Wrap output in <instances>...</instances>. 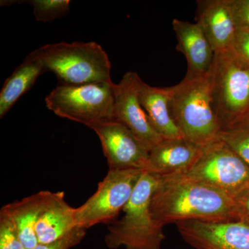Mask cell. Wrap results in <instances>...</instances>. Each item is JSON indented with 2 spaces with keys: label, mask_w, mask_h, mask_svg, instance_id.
Masks as SVG:
<instances>
[{
  "label": "cell",
  "mask_w": 249,
  "mask_h": 249,
  "mask_svg": "<svg viewBox=\"0 0 249 249\" xmlns=\"http://www.w3.org/2000/svg\"><path fill=\"white\" fill-rule=\"evenodd\" d=\"M249 121V113L248 114H247V116H246L245 119H244L242 121ZM242 121H241V122H242Z\"/></svg>",
  "instance_id": "26"
},
{
  "label": "cell",
  "mask_w": 249,
  "mask_h": 249,
  "mask_svg": "<svg viewBox=\"0 0 249 249\" xmlns=\"http://www.w3.org/2000/svg\"><path fill=\"white\" fill-rule=\"evenodd\" d=\"M208 74L214 111L222 129L243 121L249 113L248 64L231 47L214 53Z\"/></svg>",
  "instance_id": "5"
},
{
  "label": "cell",
  "mask_w": 249,
  "mask_h": 249,
  "mask_svg": "<svg viewBox=\"0 0 249 249\" xmlns=\"http://www.w3.org/2000/svg\"><path fill=\"white\" fill-rule=\"evenodd\" d=\"M75 208L65 201L64 192L53 193L36 225L39 244H49L66 237L77 229Z\"/></svg>",
  "instance_id": "16"
},
{
  "label": "cell",
  "mask_w": 249,
  "mask_h": 249,
  "mask_svg": "<svg viewBox=\"0 0 249 249\" xmlns=\"http://www.w3.org/2000/svg\"><path fill=\"white\" fill-rule=\"evenodd\" d=\"M23 4H29L34 10L36 20L50 22L64 17L70 11V0H29L21 1Z\"/></svg>",
  "instance_id": "20"
},
{
  "label": "cell",
  "mask_w": 249,
  "mask_h": 249,
  "mask_svg": "<svg viewBox=\"0 0 249 249\" xmlns=\"http://www.w3.org/2000/svg\"><path fill=\"white\" fill-rule=\"evenodd\" d=\"M154 219L161 227L182 221H240L232 198L183 173L157 176L150 203Z\"/></svg>",
  "instance_id": "1"
},
{
  "label": "cell",
  "mask_w": 249,
  "mask_h": 249,
  "mask_svg": "<svg viewBox=\"0 0 249 249\" xmlns=\"http://www.w3.org/2000/svg\"><path fill=\"white\" fill-rule=\"evenodd\" d=\"M86 235V230L77 228L66 237L49 244H38L32 249H70L81 242Z\"/></svg>",
  "instance_id": "22"
},
{
  "label": "cell",
  "mask_w": 249,
  "mask_h": 249,
  "mask_svg": "<svg viewBox=\"0 0 249 249\" xmlns=\"http://www.w3.org/2000/svg\"><path fill=\"white\" fill-rule=\"evenodd\" d=\"M232 48L249 65V31H237Z\"/></svg>",
  "instance_id": "24"
},
{
  "label": "cell",
  "mask_w": 249,
  "mask_h": 249,
  "mask_svg": "<svg viewBox=\"0 0 249 249\" xmlns=\"http://www.w3.org/2000/svg\"><path fill=\"white\" fill-rule=\"evenodd\" d=\"M196 18L214 53L231 48L237 29L230 0H199Z\"/></svg>",
  "instance_id": "12"
},
{
  "label": "cell",
  "mask_w": 249,
  "mask_h": 249,
  "mask_svg": "<svg viewBox=\"0 0 249 249\" xmlns=\"http://www.w3.org/2000/svg\"><path fill=\"white\" fill-rule=\"evenodd\" d=\"M237 210H238L240 222L249 226V186L234 196Z\"/></svg>",
  "instance_id": "25"
},
{
  "label": "cell",
  "mask_w": 249,
  "mask_h": 249,
  "mask_svg": "<svg viewBox=\"0 0 249 249\" xmlns=\"http://www.w3.org/2000/svg\"><path fill=\"white\" fill-rule=\"evenodd\" d=\"M157 183V175L143 170L119 220L108 227L105 242L108 248L160 249L164 240L163 227L152 217L151 198Z\"/></svg>",
  "instance_id": "3"
},
{
  "label": "cell",
  "mask_w": 249,
  "mask_h": 249,
  "mask_svg": "<svg viewBox=\"0 0 249 249\" xmlns=\"http://www.w3.org/2000/svg\"><path fill=\"white\" fill-rule=\"evenodd\" d=\"M170 90V114L183 137L200 146L217 139L222 127L214 109L209 74L186 75Z\"/></svg>",
  "instance_id": "2"
},
{
  "label": "cell",
  "mask_w": 249,
  "mask_h": 249,
  "mask_svg": "<svg viewBox=\"0 0 249 249\" xmlns=\"http://www.w3.org/2000/svg\"><path fill=\"white\" fill-rule=\"evenodd\" d=\"M46 69L62 85L113 83L109 56L95 42L49 44L36 49Z\"/></svg>",
  "instance_id": "4"
},
{
  "label": "cell",
  "mask_w": 249,
  "mask_h": 249,
  "mask_svg": "<svg viewBox=\"0 0 249 249\" xmlns=\"http://www.w3.org/2000/svg\"><path fill=\"white\" fill-rule=\"evenodd\" d=\"M188 178L222 192L233 199L249 186V166L219 138L201 146Z\"/></svg>",
  "instance_id": "7"
},
{
  "label": "cell",
  "mask_w": 249,
  "mask_h": 249,
  "mask_svg": "<svg viewBox=\"0 0 249 249\" xmlns=\"http://www.w3.org/2000/svg\"><path fill=\"white\" fill-rule=\"evenodd\" d=\"M237 31H249V0H230Z\"/></svg>",
  "instance_id": "23"
},
{
  "label": "cell",
  "mask_w": 249,
  "mask_h": 249,
  "mask_svg": "<svg viewBox=\"0 0 249 249\" xmlns=\"http://www.w3.org/2000/svg\"><path fill=\"white\" fill-rule=\"evenodd\" d=\"M114 83L59 84L46 96V106L55 115L91 127L114 119Z\"/></svg>",
  "instance_id": "6"
},
{
  "label": "cell",
  "mask_w": 249,
  "mask_h": 249,
  "mask_svg": "<svg viewBox=\"0 0 249 249\" xmlns=\"http://www.w3.org/2000/svg\"><path fill=\"white\" fill-rule=\"evenodd\" d=\"M53 195V192L40 191L1 208L0 217L12 223L19 240L27 249H34L39 244L36 225Z\"/></svg>",
  "instance_id": "15"
},
{
  "label": "cell",
  "mask_w": 249,
  "mask_h": 249,
  "mask_svg": "<svg viewBox=\"0 0 249 249\" xmlns=\"http://www.w3.org/2000/svg\"><path fill=\"white\" fill-rule=\"evenodd\" d=\"M45 72L43 62L35 51L29 53L5 80L0 91V119L7 114L18 100L31 89L37 78Z\"/></svg>",
  "instance_id": "18"
},
{
  "label": "cell",
  "mask_w": 249,
  "mask_h": 249,
  "mask_svg": "<svg viewBox=\"0 0 249 249\" xmlns=\"http://www.w3.org/2000/svg\"><path fill=\"white\" fill-rule=\"evenodd\" d=\"M187 243L196 249H249V226L240 221L175 224Z\"/></svg>",
  "instance_id": "11"
},
{
  "label": "cell",
  "mask_w": 249,
  "mask_h": 249,
  "mask_svg": "<svg viewBox=\"0 0 249 249\" xmlns=\"http://www.w3.org/2000/svg\"><path fill=\"white\" fill-rule=\"evenodd\" d=\"M90 129L99 137L109 170L146 169L148 152L124 124L109 119Z\"/></svg>",
  "instance_id": "10"
},
{
  "label": "cell",
  "mask_w": 249,
  "mask_h": 249,
  "mask_svg": "<svg viewBox=\"0 0 249 249\" xmlns=\"http://www.w3.org/2000/svg\"><path fill=\"white\" fill-rule=\"evenodd\" d=\"M140 78L136 72L128 71L124 73L119 83L113 84V118L125 125L149 153L163 139L150 124L139 101L138 85Z\"/></svg>",
  "instance_id": "9"
},
{
  "label": "cell",
  "mask_w": 249,
  "mask_h": 249,
  "mask_svg": "<svg viewBox=\"0 0 249 249\" xmlns=\"http://www.w3.org/2000/svg\"><path fill=\"white\" fill-rule=\"evenodd\" d=\"M173 27L178 40L177 50L184 55L188 64L186 75L208 74L213 62L214 52L199 24L174 19Z\"/></svg>",
  "instance_id": "13"
},
{
  "label": "cell",
  "mask_w": 249,
  "mask_h": 249,
  "mask_svg": "<svg viewBox=\"0 0 249 249\" xmlns=\"http://www.w3.org/2000/svg\"><path fill=\"white\" fill-rule=\"evenodd\" d=\"M143 172L140 169L109 170L97 191L75 209L76 227L89 229L96 224L112 222L133 193Z\"/></svg>",
  "instance_id": "8"
},
{
  "label": "cell",
  "mask_w": 249,
  "mask_h": 249,
  "mask_svg": "<svg viewBox=\"0 0 249 249\" xmlns=\"http://www.w3.org/2000/svg\"><path fill=\"white\" fill-rule=\"evenodd\" d=\"M139 99L150 124L163 139L183 137L170 114V87L150 86L140 78L138 85Z\"/></svg>",
  "instance_id": "17"
},
{
  "label": "cell",
  "mask_w": 249,
  "mask_h": 249,
  "mask_svg": "<svg viewBox=\"0 0 249 249\" xmlns=\"http://www.w3.org/2000/svg\"><path fill=\"white\" fill-rule=\"evenodd\" d=\"M218 138L225 142L249 166V121L222 129Z\"/></svg>",
  "instance_id": "19"
},
{
  "label": "cell",
  "mask_w": 249,
  "mask_h": 249,
  "mask_svg": "<svg viewBox=\"0 0 249 249\" xmlns=\"http://www.w3.org/2000/svg\"><path fill=\"white\" fill-rule=\"evenodd\" d=\"M201 149L184 137L163 139L149 152L145 171L157 176L184 173L196 162Z\"/></svg>",
  "instance_id": "14"
},
{
  "label": "cell",
  "mask_w": 249,
  "mask_h": 249,
  "mask_svg": "<svg viewBox=\"0 0 249 249\" xmlns=\"http://www.w3.org/2000/svg\"><path fill=\"white\" fill-rule=\"evenodd\" d=\"M0 249H27L22 243L12 223L0 217Z\"/></svg>",
  "instance_id": "21"
}]
</instances>
